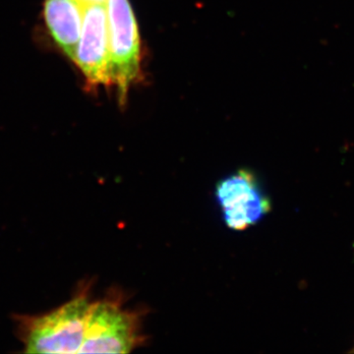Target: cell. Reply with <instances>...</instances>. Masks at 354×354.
Listing matches in <instances>:
<instances>
[{
  "label": "cell",
  "mask_w": 354,
  "mask_h": 354,
  "mask_svg": "<svg viewBox=\"0 0 354 354\" xmlns=\"http://www.w3.org/2000/svg\"><path fill=\"white\" fill-rule=\"evenodd\" d=\"M85 6L79 0H46L44 15L50 36L73 62L82 32Z\"/></svg>",
  "instance_id": "obj_6"
},
{
  "label": "cell",
  "mask_w": 354,
  "mask_h": 354,
  "mask_svg": "<svg viewBox=\"0 0 354 354\" xmlns=\"http://www.w3.org/2000/svg\"><path fill=\"white\" fill-rule=\"evenodd\" d=\"M142 341L137 316L111 301L91 305L80 353H128Z\"/></svg>",
  "instance_id": "obj_3"
},
{
  "label": "cell",
  "mask_w": 354,
  "mask_h": 354,
  "mask_svg": "<svg viewBox=\"0 0 354 354\" xmlns=\"http://www.w3.org/2000/svg\"><path fill=\"white\" fill-rule=\"evenodd\" d=\"M111 85L118 88L120 104L133 84L141 78V44L138 25L128 0H108Z\"/></svg>",
  "instance_id": "obj_2"
},
{
  "label": "cell",
  "mask_w": 354,
  "mask_h": 354,
  "mask_svg": "<svg viewBox=\"0 0 354 354\" xmlns=\"http://www.w3.org/2000/svg\"><path fill=\"white\" fill-rule=\"evenodd\" d=\"M91 304L77 297L29 324L25 335L27 353H80L87 333Z\"/></svg>",
  "instance_id": "obj_1"
},
{
  "label": "cell",
  "mask_w": 354,
  "mask_h": 354,
  "mask_svg": "<svg viewBox=\"0 0 354 354\" xmlns=\"http://www.w3.org/2000/svg\"><path fill=\"white\" fill-rule=\"evenodd\" d=\"M216 198L225 225L236 232L259 223L272 209V203L261 189L255 174L247 169L221 179L216 184Z\"/></svg>",
  "instance_id": "obj_4"
},
{
  "label": "cell",
  "mask_w": 354,
  "mask_h": 354,
  "mask_svg": "<svg viewBox=\"0 0 354 354\" xmlns=\"http://www.w3.org/2000/svg\"><path fill=\"white\" fill-rule=\"evenodd\" d=\"M73 62L85 76L88 87L111 85L106 4L85 7L82 32Z\"/></svg>",
  "instance_id": "obj_5"
},
{
  "label": "cell",
  "mask_w": 354,
  "mask_h": 354,
  "mask_svg": "<svg viewBox=\"0 0 354 354\" xmlns=\"http://www.w3.org/2000/svg\"><path fill=\"white\" fill-rule=\"evenodd\" d=\"M84 6H93V4H106L108 0H79Z\"/></svg>",
  "instance_id": "obj_7"
}]
</instances>
